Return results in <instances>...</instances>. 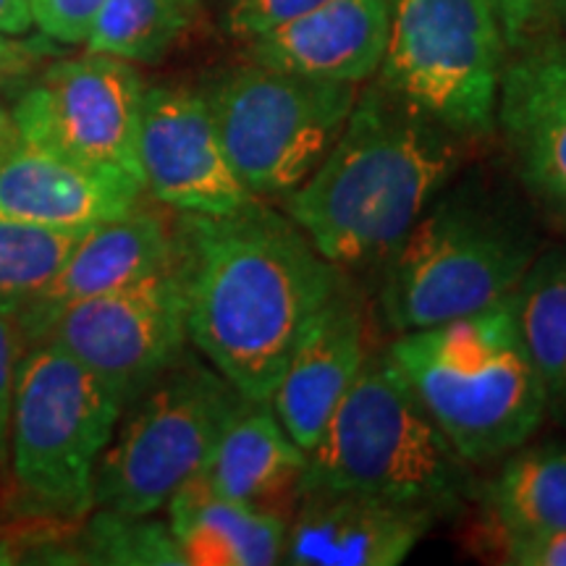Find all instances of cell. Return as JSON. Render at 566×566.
<instances>
[{"mask_svg":"<svg viewBox=\"0 0 566 566\" xmlns=\"http://www.w3.org/2000/svg\"><path fill=\"white\" fill-rule=\"evenodd\" d=\"M535 260L530 233L470 197L433 202L386 254L380 310L396 334L506 302Z\"/></svg>","mask_w":566,"mask_h":566,"instance_id":"obj_6","label":"cell"},{"mask_svg":"<svg viewBox=\"0 0 566 566\" xmlns=\"http://www.w3.org/2000/svg\"><path fill=\"white\" fill-rule=\"evenodd\" d=\"M142 97L137 63L87 51L48 63L13 101L11 116L30 145L145 187L137 153Z\"/></svg>","mask_w":566,"mask_h":566,"instance_id":"obj_10","label":"cell"},{"mask_svg":"<svg viewBox=\"0 0 566 566\" xmlns=\"http://www.w3.org/2000/svg\"><path fill=\"white\" fill-rule=\"evenodd\" d=\"M504 32L506 51H522L533 42L554 38L566 19V0H493Z\"/></svg>","mask_w":566,"mask_h":566,"instance_id":"obj_26","label":"cell"},{"mask_svg":"<svg viewBox=\"0 0 566 566\" xmlns=\"http://www.w3.org/2000/svg\"><path fill=\"white\" fill-rule=\"evenodd\" d=\"M365 307L342 286L307 323L271 396L294 443L310 454L370 357Z\"/></svg>","mask_w":566,"mask_h":566,"instance_id":"obj_16","label":"cell"},{"mask_svg":"<svg viewBox=\"0 0 566 566\" xmlns=\"http://www.w3.org/2000/svg\"><path fill=\"white\" fill-rule=\"evenodd\" d=\"M229 163L252 197L283 200L313 176L344 132L357 84L247 63L202 92Z\"/></svg>","mask_w":566,"mask_h":566,"instance_id":"obj_9","label":"cell"},{"mask_svg":"<svg viewBox=\"0 0 566 566\" xmlns=\"http://www.w3.org/2000/svg\"><path fill=\"white\" fill-rule=\"evenodd\" d=\"M168 527L187 566L281 564L289 520L226 499L192 478L168 501Z\"/></svg>","mask_w":566,"mask_h":566,"instance_id":"obj_20","label":"cell"},{"mask_svg":"<svg viewBox=\"0 0 566 566\" xmlns=\"http://www.w3.org/2000/svg\"><path fill=\"white\" fill-rule=\"evenodd\" d=\"M495 124L530 192L566 210V42L548 38L506 59Z\"/></svg>","mask_w":566,"mask_h":566,"instance_id":"obj_15","label":"cell"},{"mask_svg":"<svg viewBox=\"0 0 566 566\" xmlns=\"http://www.w3.org/2000/svg\"><path fill=\"white\" fill-rule=\"evenodd\" d=\"M42 342L71 354L129 407L189 346L181 244L163 271L69 307Z\"/></svg>","mask_w":566,"mask_h":566,"instance_id":"obj_11","label":"cell"},{"mask_svg":"<svg viewBox=\"0 0 566 566\" xmlns=\"http://www.w3.org/2000/svg\"><path fill=\"white\" fill-rule=\"evenodd\" d=\"M509 51L493 0H388L380 87L464 139L495 129Z\"/></svg>","mask_w":566,"mask_h":566,"instance_id":"obj_8","label":"cell"},{"mask_svg":"<svg viewBox=\"0 0 566 566\" xmlns=\"http://www.w3.org/2000/svg\"><path fill=\"white\" fill-rule=\"evenodd\" d=\"M179 258L176 216L137 205L108 223L84 231L66 263L17 315L27 349L45 338L51 325L74 304L116 292L153 275Z\"/></svg>","mask_w":566,"mask_h":566,"instance_id":"obj_13","label":"cell"},{"mask_svg":"<svg viewBox=\"0 0 566 566\" xmlns=\"http://www.w3.org/2000/svg\"><path fill=\"white\" fill-rule=\"evenodd\" d=\"M512 296L436 328L407 331L386 349L470 467L522 449L548 412L546 386L522 342Z\"/></svg>","mask_w":566,"mask_h":566,"instance_id":"obj_3","label":"cell"},{"mask_svg":"<svg viewBox=\"0 0 566 566\" xmlns=\"http://www.w3.org/2000/svg\"><path fill=\"white\" fill-rule=\"evenodd\" d=\"M32 27V0H0V32L27 34Z\"/></svg>","mask_w":566,"mask_h":566,"instance_id":"obj_32","label":"cell"},{"mask_svg":"<svg viewBox=\"0 0 566 566\" xmlns=\"http://www.w3.org/2000/svg\"><path fill=\"white\" fill-rule=\"evenodd\" d=\"M122 412L124 401L71 354L30 346L13 388L6 464L19 506L59 522L92 514L97 462Z\"/></svg>","mask_w":566,"mask_h":566,"instance_id":"obj_5","label":"cell"},{"mask_svg":"<svg viewBox=\"0 0 566 566\" xmlns=\"http://www.w3.org/2000/svg\"><path fill=\"white\" fill-rule=\"evenodd\" d=\"M189 344L244 399L271 401L313 315L344 286L286 212L254 200L231 216L176 212Z\"/></svg>","mask_w":566,"mask_h":566,"instance_id":"obj_1","label":"cell"},{"mask_svg":"<svg viewBox=\"0 0 566 566\" xmlns=\"http://www.w3.org/2000/svg\"><path fill=\"white\" fill-rule=\"evenodd\" d=\"M82 551L90 564H168L187 566L171 527L150 516H126L101 509L84 530Z\"/></svg>","mask_w":566,"mask_h":566,"instance_id":"obj_25","label":"cell"},{"mask_svg":"<svg viewBox=\"0 0 566 566\" xmlns=\"http://www.w3.org/2000/svg\"><path fill=\"white\" fill-rule=\"evenodd\" d=\"M145 187L132 176L84 166L19 139L0 160V216L84 233L137 208Z\"/></svg>","mask_w":566,"mask_h":566,"instance_id":"obj_17","label":"cell"},{"mask_svg":"<svg viewBox=\"0 0 566 566\" xmlns=\"http://www.w3.org/2000/svg\"><path fill=\"white\" fill-rule=\"evenodd\" d=\"M105 0H32L34 27L59 45H87Z\"/></svg>","mask_w":566,"mask_h":566,"instance_id":"obj_28","label":"cell"},{"mask_svg":"<svg viewBox=\"0 0 566 566\" xmlns=\"http://www.w3.org/2000/svg\"><path fill=\"white\" fill-rule=\"evenodd\" d=\"M137 153L145 195L174 212L231 216L258 200L233 171L210 105L197 90L145 87Z\"/></svg>","mask_w":566,"mask_h":566,"instance_id":"obj_12","label":"cell"},{"mask_svg":"<svg viewBox=\"0 0 566 566\" xmlns=\"http://www.w3.org/2000/svg\"><path fill=\"white\" fill-rule=\"evenodd\" d=\"M388 0H328L244 42L247 61L323 82L363 84L378 74Z\"/></svg>","mask_w":566,"mask_h":566,"instance_id":"obj_18","label":"cell"},{"mask_svg":"<svg viewBox=\"0 0 566 566\" xmlns=\"http://www.w3.org/2000/svg\"><path fill=\"white\" fill-rule=\"evenodd\" d=\"M304 470L307 451L283 430L271 401L244 399L197 478L226 499L289 520Z\"/></svg>","mask_w":566,"mask_h":566,"instance_id":"obj_19","label":"cell"},{"mask_svg":"<svg viewBox=\"0 0 566 566\" xmlns=\"http://www.w3.org/2000/svg\"><path fill=\"white\" fill-rule=\"evenodd\" d=\"M80 237L0 216V310L17 317L53 281Z\"/></svg>","mask_w":566,"mask_h":566,"instance_id":"obj_24","label":"cell"},{"mask_svg":"<svg viewBox=\"0 0 566 566\" xmlns=\"http://www.w3.org/2000/svg\"><path fill=\"white\" fill-rule=\"evenodd\" d=\"M467 142L373 82L283 212L338 268L386 260L462 168Z\"/></svg>","mask_w":566,"mask_h":566,"instance_id":"obj_2","label":"cell"},{"mask_svg":"<svg viewBox=\"0 0 566 566\" xmlns=\"http://www.w3.org/2000/svg\"><path fill=\"white\" fill-rule=\"evenodd\" d=\"M19 139L21 134L17 129V124H13L11 111H6L3 105H0V160L19 145Z\"/></svg>","mask_w":566,"mask_h":566,"instance_id":"obj_33","label":"cell"},{"mask_svg":"<svg viewBox=\"0 0 566 566\" xmlns=\"http://www.w3.org/2000/svg\"><path fill=\"white\" fill-rule=\"evenodd\" d=\"M200 0H105L87 51L158 63L189 32Z\"/></svg>","mask_w":566,"mask_h":566,"instance_id":"obj_23","label":"cell"},{"mask_svg":"<svg viewBox=\"0 0 566 566\" xmlns=\"http://www.w3.org/2000/svg\"><path fill=\"white\" fill-rule=\"evenodd\" d=\"M470 470L388 352L373 349L310 449L300 495L365 493L446 516L475 493Z\"/></svg>","mask_w":566,"mask_h":566,"instance_id":"obj_4","label":"cell"},{"mask_svg":"<svg viewBox=\"0 0 566 566\" xmlns=\"http://www.w3.org/2000/svg\"><path fill=\"white\" fill-rule=\"evenodd\" d=\"M27 346L21 342L17 317L0 310V475L9 464V428H11V405L13 388H17L19 363Z\"/></svg>","mask_w":566,"mask_h":566,"instance_id":"obj_31","label":"cell"},{"mask_svg":"<svg viewBox=\"0 0 566 566\" xmlns=\"http://www.w3.org/2000/svg\"><path fill=\"white\" fill-rule=\"evenodd\" d=\"M244 396L200 352H184L124 407L95 470V509L153 516L197 478Z\"/></svg>","mask_w":566,"mask_h":566,"instance_id":"obj_7","label":"cell"},{"mask_svg":"<svg viewBox=\"0 0 566 566\" xmlns=\"http://www.w3.org/2000/svg\"><path fill=\"white\" fill-rule=\"evenodd\" d=\"M441 514L378 495L313 488L296 501L281 564L396 566L412 554Z\"/></svg>","mask_w":566,"mask_h":566,"instance_id":"obj_14","label":"cell"},{"mask_svg":"<svg viewBox=\"0 0 566 566\" xmlns=\"http://www.w3.org/2000/svg\"><path fill=\"white\" fill-rule=\"evenodd\" d=\"M478 493L483 504V535L566 530V443L522 446L512 451L499 475Z\"/></svg>","mask_w":566,"mask_h":566,"instance_id":"obj_21","label":"cell"},{"mask_svg":"<svg viewBox=\"0 0 566 566\" xmlns=\"http://www.w3.org/2000/svg\"><path fill=\"white\" fill-rule=\"evenodd\" d=\"M59 42L45 34L0 32V95L19 97L42 69L59 59Z\"/></svg>","mask_w":566,"mask_h":566,"instance_id":"obj_27","label":"cell"},{"mask_svg":"<svg viewBox=\"0 0 566 566\" xmlns=\"http://www.w3.org/2000/svg\"><path fill=\"white\" fill-rule=\"evenodd\" d=\"M488 554L514 566H566V530L541 535H483Z\"/></svg>","mask_w":566,"mask_h":566,"instance_id":"obj_30","label":"cell"},{"mask_svg":"<svg viewBox=\"0 0 566 566\" xmlns=\"http://www.w3.org/2000/svg\"><path fill=\"white\" fill-rule=\"evenodd\" d=\"M323 3L328 0H226L223 24L231 38L247 42Z\"/></svg>","mask_w":566,"mask_h":566,"instance_id":"obj_29","label":"cell"},{"mask_svg":"<svg viewBox=\"0 0 566 566\" xmlns=\"http://www.w3.org/2000/svg\"><path fill=\"white\" fill-rule=\"evenodd\" d=\"M535 370L548 394V407L566 412V250L535 258L512 296Z\"/></svg>","mask_w":566,"mask_h":566,"instance_id":"obj_22","label":"cell"}]
</instances>
